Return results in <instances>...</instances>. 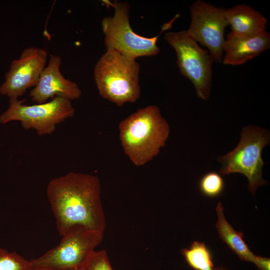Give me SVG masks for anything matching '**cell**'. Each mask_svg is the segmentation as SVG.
I'll return each instance as SVG.
<instances>
[{"label": "cell", "instance_id": "obj_1", "mask_svg": "<svg viewBox=\"0 0 270 270\" xmlns=\"http://www.w3.org/2000/svg\"><path fill=\"white\" fill-rule=\"evenodd\" d=\"M98 176L70 172L52 180L46 194L62 236L80 230L104 234L106 220Z\"/></svg>", "mask_w": 270, "mask_h": 270}, {"label": "cell", "instance_id": "obj_2", "mask_svg": "<svg viewBox=\"0 0 270 270\" xmlns=\"http://www.w3.org/2000/svg\"><path fill=\"white\" fill-rule=\"evenodd\" d=\"M119 138L125 154L137 166L144 165L165 146L170 126L155 105L138 110L118 125Z\"/></svg>", "mask_w": 270, "mask_h": 270}, {"label": "cell", "instance_id": "obj_3", "mask_svg": "<svg viewBox=\"0 0 270 270\" xmlns=\"http://www.w3.org/2000/svg\"><path fill=\"white\" fill-rule=\"evenodd\" d=\"M140 66L135 60L106 50L96 64L94 78L100 94L122 106L135 102L140 97Z\"/></svg>", "mask_w": 270, "mask_h": 270}, {"label": "cell", "instance_id": "obj_4", "mask_svg": "<svg viewBox=\"0 0 270 270\" xmlns=\"http://www.w3.org/2000/svg\"><path fill=\"white\" fill-rule=\"evenodd\" d=\"M114 8L112 16L105 17L102 22L106 50L116 51L131 59L144 56H154L160 49L157 45L159 35L172 26L176 15L171 21L162 26V30L156 36L146 38L141 36L132 30L129 21L130 6L126 2L104 1Z\"/></svg>", "mask_w": 270, "mask_h": 270}, {"label": "cell", "instance_id": "obj_5", "mask_svg": "<svg viewBox=\"0 0 270 270\" xmlns=\"http://www.w3.org/2000/svg\"><path fill=\"white\" fill-rule=\"evenodd\" d=\"M269 142L268 131L254 126L244 128L236 147L218 158L222 164L220 174L227 175L238 172L244 175L248 181V190L254 195L258 186L267 184L262 178L264 162L262 152Z\"/></svg>", "mask_w": 270, "mask_h": 270}, {"label": "cell", "instance_id": "obj_6", "mask_svg": "<svg viewBox=\"0 0 270 270\" xmlns=\"http://www.w3.org/2000/svg\"><path fill=\"white\" fill-rule=\"evenodd\" d=\"M164 39L174 50L176 63L182 74L194 84L197 96L203 100L209 98L214 60L210 53L202 48L186 30L169 32Z\"/></svg>", "mask_w": 270, "mask_h": 270}, {"label": "cell", "instance_id": "obj_7", "mask_svg": "<svg viewBox=\"0 0 270 270\" xmlns=\"http://www.w3.org/2000/svg\"><path fill=\"white\" fill-rule=\"evenodd\" d=\"M24 100L10 99L8 109L0 116V123L20 121L26 129H34L38 135L49 134L56 126L74 115L75 109L71 100L56 96L48 102L28 106Z\"/></svg>", "mask_w": 270, "mask_h": 270}, {"label": "cell", "instance_id": "obj_8", "mask_svg": "<svg viewBox=\"0 0 270 270\" xmlns=\"http://www.w3.org/2000/svg\"><path fill=\"white\" fill-rule=\"evenodd\" d=\"M103 238L104 234L86 230L66 234L62 236L57 246L40 257L30 260L32 267L62 270L82 268Z\"/></svg>", "mask_w": 270, "mask_h": 270}, {"label": "cell", "instance_id": "obj_9", "mask_svg": "<svg viewBox=\"0 0 270 270\" xmlns=\"http://www.w3.org/2000/svg\"><path fill=\"white\" fill-rule=\"evenodd\" d=\"M225 8L198 0L190 7L191 22L186 30L197 42L206 46L214 62H222L225 28L228 26Z\"/></svg>", "mask_w": 270, "mask_h": 270}, {"label": "cell", "instance_id": "obj_10", "mask_svg": "<svg viewBox=\"0 0 270 270\" xmlns=\"http://www.w3.org/2000/svg\"><path fill=\"white\" fill-rule=\"evenodd\" d=\"M47 51L36 47L24 48L18 59L11 62L5 75V81L0 87V93L10 99H18L26 90L35 87L45 68Z\"/></svg>", "mask_w": 270, "mask_h": 270}, {"label": "cell", "instance_id": "obj_11", "mask_svg": "<svg viewBox=\"0 0 270 270\" xmlns=\"http://www.w3.org/2000/svg\"><path fill=\"white\" fill-rule=\"evenodd\" d=\"M61 64L60 56L50 54L48 64L41 73L36 86L30 93L33 101L40 104L56 96L70 100L80 98L81 90L76 82L62 75L60 69Z\"/></svg>", "mask_w": 270, "mask_h": 270}, {"label": "cell", "instance_id": "obj_12", "mask_svg": "<svg viewBox=\"0 0 270 270\" xmlns=\"http://www.w3.org/2000/svg\"><path fill=\"white\" fill-rule=\"evenodd\" d=\"M270 48V34L266 30L252 36H238L230 32L224 40L222 62L226 65H240Z\"/></svg>", "mask_w": 270, "mask_h": 270}, {"label": "cell", "instance_id": "obj_13", "mask_svg": "<svg viewBox=\"0 0 270 270\" xmlns=\"http://www.w3.org/2000/svg\"><path fill=\"white\" fill-rule=\"evenodd\" d=\"M226 18L233 34L252 36L266 30L267 20L259 12L246 4L226 10Z\"/></svg>", "mask_w": 270, "mask_h": 270}, {"label": "cell", "instance_id": "obj_14", "mask_svg": "<svg viewBox=\"0 0 270 270\" xmlns=\"http://www.w3.org/2000/svg\"><path fill=\"white\" fill-rule=\"evenodd\" d=\"M216 212L218 220L216 227L220 238L241 260L254 263L256 256L244 242L243 234L236 231L226 220L220 202L218 204Z\"/></svg>", "mask_w": 270, "mask_h": 270}, {"label": "cell", "instance_id": "obj_15", "mask_svg": "<svg viewBox=\"0 0 270 270\" xmlns=\"http://www.w3.org/2000/svg\"><path fill=\"white\" fill-rule=\"evenodd\" d=\"M188 265L194 270H212L214 264L212 255L204 243L194 241L188 248L182 250Z\"/></svg>", "mask_w": 270, "mask_h": 270}, {"label": "cell", "instance_id": "obj_16", "mask_svg": "<svg viewBox=\"0 0 270 270\" xmlns=\"http://www.w3.org/2000/svg\"><path fill=\"white\" fill-rule=\"evenodd\" d=\"M224 187V182L222 178L215 172H210L204 174L198 182L201 193L210 198L219 196L223 192Z\"/></svg>", "mask_w": 270, "mask_h": 270}, {"label": "cell", "instance_id": "obj_17", "mask_svg": "<svg viewBox=\"0 0 270 270\" xmlns=\"http://www.w3.org/2000/svg\"><path fill=\"white\" fill-rule=\"evenodd\" d=\"M30 260L15 252L0 248V270H30Z\"/></svg>", "mask_w": 270, "mask_h": 270}, {"label": "cell", "instance_id": "obj_18", "mask_svg": "<svg viewBox=\"0 0 270 270\" xmlns=\"http://www.w3.org/2000/svg\"><path fill=\"white\" fill-rule=\"evenodd\" d=\"M82 270H114L107 252L103 250L94 251L82 267Z\"/></svg>", "mask_w": 270, "mask_h": 270}, {"label": "cell", "instance_id": "obj_19", "mask_svg": "<svg viewBox=\"0 0 270 270\" xmlns=\"http://www.w3.org/2000/svg\"><path fill=\"white\" fill-rule=\"evenodd\" d=\"M254 264L259 270H270V260L268 258L256 256Z\"/></svg>", "mask_w": 270, "mask_h": 270}, {"label": "cell", "instance_id": "obj_20", "mask_svg": "<svg viewBox=\"0 0 270 270\" xmlns=\"http://www.w3.org/2000/svg\"><path fill=\"white\" fill-rule=\"evenodd\" d=\"M30 270H62L44 267H32ZM72 270H82V268Z\"/></svg>", "mask_w": 270, "mask_h": 270}, {"label": "cell", "instance_id": "obj_21", "mask_svg": "<svg viewBox=\"0 0 270 270\" xmlns=\"http://www.w3.org/2000/svg\"><path fill=\"white\" fill-rule=\"evenodd\" d=\"M212 270H224L220 268V269H216V270H214L213 269Z\"/></svg>", "mask_w": 270, "mask_h": 270}]
</instances>
